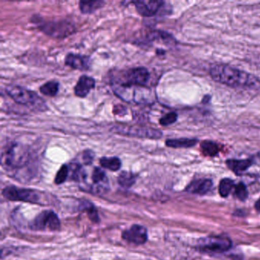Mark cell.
I'll list each match as a JSON object with an SVG mask.
<instances>
[{
	"label": "cell",
	"instance_id": "cell-1",
	"mask_svg": "<svg viewBox=\"0 0 260 260\" xmlns=\"http://www.w3.org/2000/svg\"><path fill=\"white\" fill-rule=\"evenodd\" d=\"M211 78L220 84L240 89H258L260 80L255 76L226 64H215L210 69Z\"/></svg>",
	"mask_w": 260,
	"mask_h": 260
},
{
	"label": "cell",
	"instance_id": "cell-2",
	"mask_svg": "<svg viewBox=\"0 0 260 260\" xmlns=\"http://www.w3.org/2000/svg\"><path fill=\"white\" fill-rule=\"evenodd\" d=\"M31 150L23 144L15 141L7 143L1 150V165L8 172H19L34 164Z\"/></svg>",
	"mask_w": 260,
	"mask_h": 260
},
{
	"label": "cell",
	"instance_id": "cell-3",
	"mask_svg": "<svg viewBox=\"0 0 260 260\" xmlns=\"http://www.w3.org/2000/svg\"><path fill=\"white\" fill-rule=\"evenodd\" d=\"M31 21L46 36L55 39H65L76 31L74 22L68 19L48 20L39 15H35L31 17Z\"/></svg>",
	"mask_w": 260,
	"mask_h": 260
},
{
	"label": "cell",
	"instance_id": "cell-4",
	"mask_svg": "<svg viewBox=\"0 0 260 260\" xmlns=\"http://www.w3.org/2000/svg\"><path fill=\"white\" fill-rule=\"evenodd\" d=\"M6 92L15 103L26 106L31 110L36 112H46L48 110V106L45 100L33 91L20 86L10 85L6 87Z\"/></svg>",
	"mask_w": 260,
	"mask_h": 260
},
{
	"label": "cell",
	"instance_id": "cell-5",
	"mask_svg": "<svg viewBox=\"0 0 260 260\" xmlns=\"http://www.w3.org/2000/svg\"><path fill=\"white\" fill-rule=\"evenodd\" d=\"M150 74L145 68H132L126 71H115L111 74L112 86H147Z\"/></svg>",
	"mask_w": 260,
	"mask_h": 260
},
{
	"label": "cell",
	"instance_id": "cell-6",
	"mask_svg": "<svg viewBox=\"0 0 260 260\" xmlns=\"http://www.w3.org/2000/svg\"><path fill=\"white\" fill-rule=\"evenodd\" d=\"M3 196L13 202H24L44 205L48 199L43 191L31 188H18L14 185L7 186L3 189Z\"/></svg>",
	"mask_w": 260,
	"mask_h": 260
},
{
	"label": "cell",
	"instance_id": "cell-7",
	"mask_svg": "<svg viewBox=\"0 0 260 260\" xmlns=\"http://www.w3.org/2000/svg\"><path fill=\"white\" fill-rule=\"evenodd\" d=\"M232 247V241L225 236H208L200 239L197 248L205 253L217 254L226 252Z\"/></svg>",
	"mask_w": 260,
	"mask_h": 260
},
{
	"label": "cell",
	"instance_id": "cell-8",
	"mask_svg": "<svg viewBox=\"0 0 260 260\" xmlns=\"http://www.w3.org/2000/svg\"><path fill=\"white\" fill-rule=\"evenodd\" d=\"M112 132L120 135L132 137L137 138H147V139L157 140L162 137V133L157 129L151 127H141V126H130L119 124L114 126Z\"/></svg>",
	"mask_w": 260,
	"mask_h": 260
},
{
	"label": "cell",
	"instance_id": "cell-9",
	"mask_svg": "<svg viewBox=\"0 0 260 260\" xmlns=\"http://www.w3.org/2000/svg\"><path fill=\"white\" fill-rule=\"evenodd\" d=\"M29 228L33 231H42L48 230L59 231L60 221L58 216L53 211H45L36 216L29 223Z\"/></svg>",
	"mask_w": 260,
	"mask_h": 260
},
{
	"label": "cell",
	"instance_id": "cell-10",
	"mask_svg": "<svg viewBox=\"0 0 260 260\" xmlns=\"http://www.w3.org/2000/svg\"><path fill=\"white\" fill-rule=\"evenodd\" d=\"M92 185L89 191L96 194H103L109 190V182L107 175L103 169L95 167L92 174Z\"/></svg>",
	"mask_w": 260,
	"mask_h": 260
},
{
	"label": "cell",
	"instance_id": "cell-11",
	"mask_svg": "<svg viewBox=\"0 0 260 260\" xmlns=\"http://www.w3.org/2000/svg\"><path fill=\"white\" fill-rule=\"evenodd\" d=\"M122 238L135 245H143L148 240V233L145 226L134 224L129 229L123 231Z\"/></svg>",
	"mask_w": 260,
	"mask_h": 260
},
{
	"label": "cell",
	"instance_id": "cell-12",
	"mask_svg": "<svg viewBox=\"0 0 260 260\" xmlns=\"http://www.w3.org/2000/svg\"><path fill=\"white\" fill-rule=\"evenodd\" d=\"M138 14L143 17H152L158 13L164 4L160 0H138L133 1Z\"/></svg>",
	"mask_w": 260,
	"mask_h": 260
},
{
	"label": "cell",
	"instance_id": "cell-13",
	"mask_svg": "<svg viewBox=\"0 0 260 260\" xmlns=\"http://www.w3.org/2000/svg\"><path fill=\"white\" fill-rule=\"evenodd\" d=\"M65 65L74 70L80 71H89L92 65V60L89 56L81 54H68L65 57Z\"/></svg>",
	"mask_w": 260,
	"mask_h": 260
},
{
	"label": "cell",
	"instance_id": "cell-14",
	"mask_svg": "<svg viewBox=\"0 0 260 260\" xmlns=\"http://www.w3.org/2000/svg\"><path fill=\"white\" fill-rule=\"evenodd\" d=\"M95 86V81L92 77L86 75L81 76L74 87V93L77 97L85 98Z\"/></svg>",
	"mask_w": 260,
	"mask_h": 260
},
{
	"label": "cell",
	"instance_id": "cell-15",
	"mask_svg": "<svg viewBox=\"0 0 260 260\" xmlns=\"http://www.w3.org/2000/svg\"><path fill=\"white\" fill-rule=\"evenodd\" d=\"M254 164H255L254 157L245 159H230L226 161V167L231 171L234 172L237 176L242 175V173L246 171Z\"/></svg>",
	"mask_w": 260,
	"mask_h": 260
},
{
	"label": "cell",
	"instance_id": "cell-16",
	"mask_svg": "<svg viewBox=\"0 0 260 260\" xmlns=\"http://www.w3.org/2000/svg\"><path fill=\"white\" fill-rule=\"evenodd\" d=\"M213 182L211 179H197L191 182L185 190L192 194H205L212 188Z\"/></svg>",
	"mask_w": 260,
	"mask_h": 260
},
{
	"label": "cell",
	"instance_id": "cell-17",
	"mask_svg": "<svg viewBox=\"0 0 260 260\" xmlns=\"http://www.w3.org/2000/svg\"><path fill=\"white\" fill-rule=\"evenodd\" d=\"M68 166H69V175L71 180L80 182V183L86 182L87 175L81 164L78 162H71Z\"/></svg>",
	"mask_w": 260,
	"mask_h": 260
},
{
	"label": "cell",
	"instance_id": "cell-18",
	"mask_svg": "<svg viewBox=\"0 0 260 260\" xmlns=\"http://www.w3.org/2000/svg\"><path fill=\"white\" fill-rule=\"evenodd\" d=\"M106 5V2L101 0L96 1H80L79 6L83 14H92L97 10H100Z\"/></svg>",
	"mask_w": 260,
	"mask_h": 260
},
{
	"label": "cell",
	"instance_id": "cell-19",
	"mask_svg": "<svg viewBox=\"0 0 260 260\" xmlns=\"http://www.w3.org/2000/svg\"><path fill=\"white\" fill-rule=\"evenodd\" d=\"M197 144V139H190V138L169 139L166 141V145L171 148H190Z\"/></svg>",
	"mask_w": 260,
	"mask_h": 260
},
{
	"label": "cell",
	"instance_id": "cell-20",
	"mask_svg": "<svg viewBox=\"0 0 260 260\" xmlns=\"http://www.w3.org/2000/svg\"><path fill=\"white\" fill-rule=\"evenodd\" d=\"M200 148L204 156L214 157L220 150L218 144L212 141H204L200 144Z\"/></svg>",
	"mask_w": 260,
	"mask_h": 260
},
{
	"label": "cell",
	"instance_id": "cell-21",
	"mask_svg": "<svg viewBox=\"0 0 260 260\" xmlns=\"http://www.w3.org/2000/svg\"><path fill=\"white\" fill-rule=\"evenodd\" d=\"M138 175L132 172L122 171L118 176V182L120 186L130 188L136 182Z\"/></svg>",
	"mask_w": 260,
	"mask_h": 260
},
{
	"label": "cell",
	"instance_id": "cell-22",
	"mask_svg": "<svg viewBox=\"0 0 260 260\" xmlns=\"http://www.w3.org/2000/svg\"><path fill=\"white\" fill-rule=\"evenodd\" d=\"M100 164L103 168L107 169L112 172L118 171L121 167V159L116 156H112V157L103 156L100 159Z\"/></svg>",
	"mask_w": 260,
	"mask_h": 260
},
{
	"label": "cell",
	"instance_id": "cell-23",
	"mask_svg": "<svg viewBox=\"0 0 260 260\" xmlns=\"http://www.w3.org/2000/svg\"><path fill=\"white\" fill-rule=\"evenodd\" d=\"M60 83L56 80L48 82L40 87V92L46 96L54 97L58 93Z\"/></svg>",
	"mask_w": 260,
	"mask_h": 260
},
{
	"label": "cell",
	"instance_id": "cell-24",
	"mask_svg": "<svg viewBox=\"0 0 260 260\" xmlns=\"http://www.w3.org/2000/svg\"><path fill=\"white\" fill-rule=\"evenodd\" d=\"M82 205V210L86 211L88 217L90 219L91 221L93 223H99L100 221V216H99L98 210L96 209L93 204L89 202H83Z\"/></svg>",
	"mask_w": 260,
	"mask_h": 260
},
{
	"label": "cell",
	"instance_id": "cell-25",
	"mask_svg": "<svg viewBox=\"0 0 260 260\" xmlns=\"http://www.w3.org/2000/svg\"><path fill=\"white\" fill-rule=\"evenodd\" d=\"M234 187H235V185H234V182L232 179H228V178L222 179L220 184H219L218 187L219 193H220V196L223 198L228 197Z\"/></svg>",
	"mask_w": 260,
	"mask_h": 260
},
{
	"label": "cell",
	"instance_id": "cell-26",
	"mask_svg": "<svg viewBox=\"0 0 260 260\" xmlns=\"http://www.w3.org/2000/svg\"><path fill=\"white\" fill-rule=\"evenodd\" d=\"M70 170L69 166L67 164H63L60 170L57 173V175L55 176V179H54V182L57 185H60V184L66 182L68 179V176H69Z\"/></svg>",
	"mask_w": 260,
	"mask_h": 260
},
{
	"label": "cell",
	"instance_id": "cell-27",
	"mask_svg": "<svg viewBox=\"0 0 260 260\" xmlns=\"http://www.w3.org/2000/svg\"><path fill=\"white\" fill-rule=\"evenodd\" d=\"M234 196L240 201L246 200L248 198V190L246 185L243 182H239L234 188Z\"/></svg>",
	"mask_w": 260,
	"mask_h": 260
},
{
	"label": "cell",
	"instance_id": "cell-28",
	"mask_svg": "<svg viewBox=\"0 0 260 260\" xmlns=\"http://www.w3.org/2000/svg\"><path fill=\"white\" fill-rule=\"evenodd\" d=\"M178 119V115L176 112H170L159 119V124L162 126H169L174 124Z\"/></svg>",
	"mask_w": 260,
	"mask_h": 260
},
{
	"label": "cell",
	"instance_id": "cell-29",
	"mask_svg": "<svg viewBox=\"0 0 260 260\" xmlns=\"http://www.w3.org/2000/svg\"><path fill=\"white\" fill-rule=\"evenodd\" d=\"M82 159H83L85 165H91L93 162L94 159H95V153L91 150H84L83 156H82Z\"/></svg>",
	"mask_w": 260,
	"mask_h": 260
},
{
	"label": "cell",
	"instance_id": "cell-30",
	"mask_svg": "<svg viewBox=\"0 0 260 260\" xmlns=\"http://www.w3.org/2000/svg\"><path fill=\"white\" fill-rule=\"evenodd\" d=\"M113 112L115 115H124L127 113V109L124 106L118 105V106H114Z\"/></svg>",
	"mask_w": 260,
	"mask_h": 260
},
{
	"label": "cell",
	"instance_id": "cell-31",
	"mask_svg": "<svg viewBox=\"0 0 260 260\" xmlns=\"http://www.w3.org/2000/svg\"><path fill=\"white\" fill-rule=\"evenodd\" d=\"M255 208L258 212L260 213V198L258 199L256 202L255 204Z\"/></svg>",
	"mask_w": 260,
	"mask_h": 260
},
{
	"label": "cell",
	"instance_id": "cell-32",
	"mask_svg": "<svg viewBox=\"0 0 260 260\" xmlns=\"http://www.w3.org/2000/svg\"><path fill=\"white\" fill-rule=\"evenodd\" d=\"M83 260H87V259H83Z\"/></svg>",
	"mask_w": 260,
	"mask_h": 260
}]
</instances>
